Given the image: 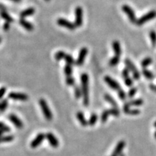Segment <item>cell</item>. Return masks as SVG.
Wrapping results in <instances>:
<instances>
[{
	"mask_svg": "<svg viewBox=\"0 0 156 156\" xmlns=\"http://www.w3.org/2000/svg\"><path fill=\"white\" fill-rule=\"evenodd\" d=\"M82 92L83 95V104L85 106L89 105V77L86 73H83L81 75Z\"/></svg>",
	"mask_w": 156,
	"mask_h": 156,
	"instance_id": "cell-1",
	"label": "cell"
},
{
	"mask_svg": "<svg viewBox=\"0 0 156 156\" xmlns=\"http://www.w3.org/2000/svg\"><path fill=\"white\" fill-rule=\"evenodd\" d=\"M156 18V11L155 10H151V11L148 12L145 15H142L141 18H140L137 20L136 25L138 26H141V25H144L148 21L153 20Z\"/></svg>",
	"mask_w": 156,
	"mask_h": 156,
	"instance_id": "cell-2",
	"label": "cell"
},
{
	"mask_svg": "<svg viewBox=\"0 0 156 156\" xmlns=\"http://www.w3.org/2000/svg\"><path fill=\"white\" fill-rule=\"evenodd\" d=\"M39 105H40L41 108L42 109V112L44 115V117L46 118V119H47L48 121H51L53 119V114L51 112L50 109H49V106H48L47 102L44 100V99H40L38 101Z\"/></svg>",
	"mask_w": 156,
	"mask_h": 156,
	"instance_id": "cell-3",
	"label": "cell"
},
{
	"mask_svg": "<svg viewBox=\"0 0 156 156\" xmlns=\"http://www.w3.org/2000/svg\"><path fill=\"white\" fill-rule=\"evenodd\" d=\"M121 9H122L123 12L127 15L129 20L132 24H136L137 20L138 19L136 18V15H135V13L132 10V8L130 6H129L128 4H124L121 7Z\"/></svg>",
	"mask_w": 156,
	"mask_h": 156,
	"instance_id": "cell-4",
	"label": "cell"
},
{
	"mask_svg": "<svg viewBox=\"0 0 156 156\" xmlns=\"http://www.w3.org/2000/svg\"><path fill=\"white\" fill-rule=\"evenodd\" d=\"M125 64H126L127 69L129 70L130 72H132V73L133 74V78L135 80H139L140 78V73L138 71V69L136 68L135 65L133 64L132 61L130 59H126L124 61Z\"/></svg>",
	"mask_w": 156,
	"mask_h": 156,
	"instance_id": "cell-5",
	"label": "cell"
},
{
	"mask_svg": "<svg viewBox=\"0 0 156 156\" xmlns=\"http://www.w3.org/2000/svg\"><path fill=\"white\" fill-rule=\"evenodd\" d=\"M75 25L76 27H80L83 25V8L80 7H78L75 10Z\"/></svg>",
	"mask_w": 156,
	"mask_h": 156,
	"instance_id": "cell-6",
	"label": "cell"
},
{
	"mask_svg": "<svg viewBox=\"0 0 156 156\" xmlns=\"http://www.w3.org/2000/svg\"><path fill=\"white\" fill-rule=\"evenodd\" d=\"M56 23H57L58 25H60V26L64 27V28H67L68 30H74L77 28L76 25H75V23H72V22H70L69 20H66V19H64V18L58 19Z\"/></svg>",
	"mask_w": 156,
	"mask_h": 156,
	"instance_id": "cell-7",
	"label": "cell"
},
{
	"mask_svg": "<svg viewBox=\"0 0 156 156\" xmlns=\"http://www.w3.org/2000/svg\"><path fill=\"white\" fill-rule=\"evenodd\" d=\"M8 98L15 101H26L29 99L28 95L25 93H20V92H10L8 95Z\"/></svg>",
	"mask_w": 156,
	"mask_h": 156,
	"instance_id": "cell-8",
	"label": "cell"
},
{
	"mask_svg": "<svg viewBox=\"0 0 156 156\" xmlns=\"http://www.w3.org/2000/svg\"><path fill=\"white\" fill-rule=\"evenodd\" d=\"M87 53H88V49L86 47H83L80 49V53H79L78 58L76 61V64L78 66H81L83 64L84 61H85V57L87 55Z\"/></svg>",
	"mask_w": 156,
	"mask_h": 156,
	"instance_id": "cell-9",
	"label": "cell"
},
{
	"mask_svg": "<svg viewBox=\"0 0 156 156\" xmlns=\"http://www.w3.org/2000/svg\"><path fill=\"white\" fill-rule=\"evenodd\" d=\"M46 138L47 139L48 142H49L50 145L52 147H58L59 145V142L58 140V139L54 136V135L51 132H48L46 135Z\"/></svg>",
	"mask_w": 156,
	"mask_h": 156,
	"instance_id": "cell-10",
	"label": "cell"
},
{
	"mask_svg": "<svg viewBox=\"0 0 156 156\" xmlns=\"http://www.w3.org/2000/svg\"><path fill=\"white\" fill-rule=\"evenodd\" d=\"M104 81L106 82V84H107L111 88L114 89L115 90H119L120 89H121L119 84L118 83L116 80H114V79L111 78V77L106 76L105 78H104Z\"/></svg>",
	"mask_w": 156,
	"mask_h": 156,
	"instance_id": "cell-11",
	"label": "cell"
},
{
	"mask_svg": "<svg viewBox=\"0 0 156 156\" xmlns=\"http://www.w3.org/2000/svg\"><path fill=\"white\" fill-rule=\"evenodd\" d=\"M8 118H9L10 121H11V122L13 123V124H14L18 129H22L23 127L24 124H23V121L19 119V118L15 114H9V116H8Z\"/></svg>",
	"mask_w": 156,
	"mask_h": 156,
	"instance_id": "cell-12",
	"label": "cell"
},
{
	"mask_svg": "<svg viewBox=\"0 0 156 156\" xmlns=\"http://www.w3.org/2000/svg\"><path fill=\"white\" fill-rule=\"evenodd\" d=\"M45 138V135H44L43 133H39L36 136V138L31 142V143H30V147H31L32 148H35V147H38L39 145L42 143L43 141H44Z\"/></svg>",
	"mask_w": 156,
	"mask_h": 156,
	"instance_id": "cell-13",
	"label": "cell"
},
{
	"mask_svg": "<svg viewBox=\"0 0 156 156\" xmlns=\"http://www.w3.org/2000/svg\"><path fill=\"white\" fill-rule=\"evenodd\" d=\"M19 23L21 26H23L24 28L26 29L28 31H33L34 29V26L33 25L32 23H30V22L27 21V20H24V19L21 18L20 20H19Z\"/></svg>",
	"mask_w": 156,
	"mask_h": 156,
	"instance_id": "cell-14",
	"label": "cell"
},
{
	"mask_svg": "<svg viewBox=\"0 0 156 156\" xmlns=\"http://www.w3.org/2000/svg\"><path fill=\"white\" fill-rule=\"evenodd\" d=\"M112 47L113 50L114 51L115 56H119L121 55V45H120V43L118 41H114L112 44Z\"/></svg>",
	"mask_w": 156,
	"mask_h": 156,
	"instance_id": "cell-15",
	"label": "cell"
},
{
	"mask_svg": "<svg viewBox=\"0 0 156 156\" xmlns=\"http://www.w3.org/2000/svg\"><path fill=\"white\" fill-rule=\"evenodd\" d=\"M35 10L34 9L33 7L27 8V9H25V10H23V11H22L21 13H20V18L23 19L24 18H26V17L33 15L34 13H35Z\"/></svg>",
	"mask_w": 156,
	"mask_h": 156,
	"instance_id": "cell-16",
	"label": "cell"
},
{
	"mask_svg": "<svg viewBox=\"0 0 156 156\" xmlns=\"http://www.w3.org/2000/svg\"><path fill=\"white\" fill-rule=\"evenodd\" d=\"M124 147H125V142L120 141L119 143H118V145H116V148H115L114 151V152H113V155H116V156L119 155V154L122 152L123 149L124 148Z\"/></svg>",
	"mask_w": 156,
	"mask_h": 156,
	"instance_id": "cell-17",
	"label": "cell"
},
{
	"mask_svg": "<svg viewBox=\"0 0 156 156\" xmlns=\"http://www.w3.org/2000/svg\"><path fill=\"white\" fill-rule=\"evenodd\" d=\"M0 15H1V18L4 19L5 21L7 22V23H13V22L14 21L13 18H12V17L10 16V15L8 14L5 10H0Z\"/></svg>",
	"mask_w": 156,
	"mask_h": 156,
	"instance_id": "cell-18",
	"label": "cell"
},
{
	"mask_svg": "<svg viewBox=\"0 0 156 156\" xmlns=\"http://www.w3.org/2000/svg\"><path fill=\"white\" fill-rule=\"evenodd\" d=\"M124 112L126 114L129 115H138L140 114V111L138 109H131L130 107L124 105Z\"/></svg>",
	"mask_w": 156,
	"mask_h": 156,
	"instance_id": "cell-19",
	"label": "cell"
},
{
	"mask_svg": "<svg viewBox=\"0 0 156 156\" xmlns=\"http://www.w3.org/2000/svg\"><path fill=\"white\" fill-rule=\"evenodd\" d=\"M142 104H143V100L139 98V99H136V100L129 101V102L125 104V105L130 107V106H142Z\"/></svg>",
	"mask_w": 156,
	"mask_h": 156,
	"instance_id": "cell-20",
	"label": "cell"
},
{
	"mask_svg": "<svg viewBox=\"0 0 156 156\" xmlns=\"http://www.w3.org/2000/svg\"><path fill=\"white\" fill-rule=\"evenodd\" d=\"M77 118H78V121H80V123L83 125V126H85L88 124V121H86L83 112H78V114H77Z\"/></svg>",
	"mask_w": 156,
	"mask_h": 156,
	"instance_id": "cell-21",
	"label": "cell"
},
{
	"mask_svg": "<svg viewBox=\"0 0 156 156\" xmlns=\"http://www.w3.org/2000/svg\"><path fill=\"white\" fill-rule=\"evenodd\" d=\"M142 72V75H143L147 79H148V80H152V79L154 78V77H155L154 74L152 73L151 71H150V70H147L146 68H143Z\"/></svg>",
	"mask_w": 156,
	"mask_h": 156,
	"instance_id": "cell-22",
	"label": "cell"
},
{
	"mask_svg": "<svg viewBox=\"0 0 156 156\" xmlns=\"http://www.w3.org/2000/svg\"><path fill=\"white\" fill-rule=\"evenodd\" d=\"M104 99L107 101V102H109V104H111L113 106H114V108H117V103H116V101H115V100L114 98H113L110 95H108V94H106L105 95H104Z\"/></svg>",
	"mask_w": 156,
	"mask_h": 156,
	"instance_id": "cell-23",
	"label": "cell"
},
{
	"mask_svg": "<svg viewBox=\"0 0 156 156\" xmlns=\"http://www.w3.org/2000/svg\"><path fill=\"white\" fill-rule=\"evenodd\" d=\"M119 60H120V57H119V56H114V57L111 58V59H110V61H109V66H110V67H115V66H116V65L119 64Z\"/></svg>",
	"mask_w": 156,
	"mask_h": 156,
	"instance_id": "cell-24",
	"label": "cell"
},
{
	"mask_svg": "<svg viewBox=\"0 0 156 156\" xmlns=\"http://www.w3.org/2000/svg\"><path fill=\"white\" fill-rule=\"evenodd\" d=\"M14 136L13 135H7L4 137H1L0 138V143L1 142H12L14 140Z\"/></svg>",
	"mask_w": 156,
	"mask_h": 156,
	"instance_id": "cell-25",
	"label": "cell"
},
{
	"mask_svg": "<svg viewBox=\"0 0 156 156\" xmlns=\"http://www.w3.org/2000/svg\"><path fill=\"white\" fill-rule=\"evenodd\" d=\"M152 62V59L150 57H147L142 61L141 65L143 68H146L147 66L150 65Z\"/></svg>",
	"mask_w": 156,
	"mask_h": 156,
	"instance_id": "cell-26",
	"label": "cell"
},
{
	"mask_svg": "<svg viewBox=\"0 0 156 156\" xmlns=\"http://www.w3.org/2000/svg\"><path fill=\"white\" fill-rule=\"evenodd\" d=\"M150 35V40H151V43L153 47H155L156 46V32L155 30H151L149 33Z\"/></svg>",
	"mask_w": 156,
	"mask_h": 156,
	"instance_id": "cell-27",
	"label": "cell"
},
{
	"mask_svg": "<svg viewBox=\"0 0 156 156\" xmlns=\"http://www.w3.org/2000/svg\"><path fill=\"white\" fill-rule=\"evenodd\" d=\"M65 55H66V53L64 52V51H57L55 54V59L56 61H60V60L61 59H64Z\"/></svg>",
	"mask_w": 156,
	"mask_h": 156,
	"instance_id": "cell-28",
	"label": "cell"
},
{
	"mask_svg": "<svg viewBox=\"0 0 156 156\" xmlns=\"http://www.w3.org/2000/svg\"><path fill=\"white\" fill-rule=\"evenodd\" d=\"M98 120V116L95 114H92L91 116H90V119L88 121V124L90 125V126H93V125L95 124V123L97 122Z\"/></svg>",
	"mask_w": 156,
	"mask_h": 156,
	"instance_id": "cell-29",
	"label": "cell"
},
{
	"mask_svg": "<svg viewBox=\"0 0 156 156\" xmlns=\"http://www.w3.org/2000/svg\"><path fill=\"white\" fill-rule=\"evenodd\" d=\"M65 61H66L67 64H69V65H72L75 64V60L72 58V56L71 55H69V54H66V55L64 56V59Z\"/></svg>",
	"mask_w": 156,
	"mask_h": 156,
	"instance_id": "cell-30",
	"label": "cell"
},
{
	"mask_svg": "<svg viewBox=\"0 0 156 156\" xmlns=\"http://www.w3.org/2000/svg\"><path fill=\"white\" fill-rule=\"evenodd\" d=\"M109 115H110V113H109V109L104 111V112L102 113V114H101V121H102V123H105L106 121H107L108 117H109Z\"/></svg>",
	"mask_w": 156,
	"mask_h": 156,
	"instance_id": "cell-31",
	"label": "cell"
},
{
	"mask_svg": "<svg viewBox=\"0 0 156 156\" xmlns=\"http://www.w3.org/2000/svg\"><path fill=\"white\" fill-rule=\"evenodd\" d=\"M64 73L67 77L71 76L72 73V65L67 64L64 67Z\"/></svg>",
	"mask_w": 156,
	"mask_h": 156,
	"instance_id": "cell-32",
	"label": "cell"
},
{
	"mask_svg": "<svg viewBox=\"0 0 156 156\" xmlns=\"http://www.w3.org/2000/svg\"><path fill=\"white\" fill-rule=\"evenodd\" d=\"M0 130H1L2 132H10V128L7 126V125L4 124V123L0 121Z\"/></svg>",
	"mask_w": 156,
	"mask_h": 156,
	"instance_id": "cell-33",
	"label": "cell"
},
{
	"mask_svg": "<svg viewBox=\"0 0 156 156\" xmlns=\"http://www.w3.org/2000/svg\"><path fill=\"white\" fill-rule=\"evenodd\" d=\"M82 95H83V92H81V89L78 85H76L75 87V96L76 97L77 99H78L81 97Z\"/></svg>",
	"mask_w": 156,
	"mask_h": 156,
	"instance_id": "cell-34",
	"label": "cell"
},
{
	"mask_svg": "<svg viewBox=\"0 0 156 156\" xmlns=\"http://www.w3.org/2000/svg\"><path fill=\"white\" fill-rule=\"evenodd\" d=\"M8 106V101L7 99L1 101L0 102V111H4Z\"/></svg>",
	"mask_w": 156,
	"mask_h": 156,
	"instance_id": "cell-35",
	"label": "cell"
},
{
	"mask_svg": "<svg viewBox=\"0 0 156 156\" xmlns=\"http://www.w3.org/2000/svg\"><path fill=\"white\" fill-rule=\"evenodd\" d=\"M124 83H125V84H126V85H127V86H129V87L132 86L133 80L129 76L124 78Z\"/></svg>",
	"mask_w": 156,
	"mask_h": 156,
	"instance_id": "cell-36",
	"label": "cell"
},
{
	"mask_svg": "<svg viewBox=\"0 0 156 156\" xmlns=\"http://www.w3.org/2000/svg\"><path fill=\"white\" fill-rule=\"evenodd\" d=\"M66 83L68 85H73L75 84V79L72 76L67 77L66 79Z\"/></svg>",
	"mask_w": 156,
	"mask_h": 156,
	"instance_id": "cell-37",
	"label": "cell"
},
{
	"mask_svg": "<svg viewBox=\"0 0 156 156\" xmlns=\"http://www.w3.org/2000/svg\"><path fill=\"white\" fill-rule=\"evenodd\" d=\"M137 90H138V89H137L136 87H132V88L130 89L129 91V92H128L129 97L132 98L133 96H135V95L137 92Z\"/></svg>",
	"mask_w": 156,
	"mask_h": 156,
	"instance_id": "cell-38",
	"label": "cell"
},
{
	"mask_svg": "<svg viewBox=\"0 0 156 156\" xmlns=\"http://www.w3.org/2000/svg\"><path fill=\"white\" fill-rule=\"evenodd\" d=\"M118 95H119V98L121 99V100H124V99L126 98V93H125V92L122 90V89H120L119 90Z\"/></svg>",
	"mask_w": 156,
	"mask_h": 156,
	"instance_id": "cell-39",
	"label": "cell"
},
{
	"mask_svg": "<svg viewBox=\"0 0 156 156\" xmlns=\"http://www.w3.org/2000/svg\"><path fill=\"white\" fill-rule=\"evenodd\" d=\"M7 92V88L4 87H2L1 88H0V100L2 98V97L4 96V94Z\"/></svg>",
	"mask_w": 156,
	"mask_h": 156,
	"instance_id": "cell-40",
	"label": "cell"
},
{
	"mask_svg": "<svg viewBox=\"0 0 156 156\" xmlns=\"http://www.w3.org/2000/svg\"><path fill=\"white\" fill-rule=\"evenodd\" d=\"M129 70L127 68H126V69H124V70H123L122 71L123 78H126V77L129 76Z\"/></svg>",
	"mask_w": 156,
	"mask_h": 156,
	"instance_id": "cell-41",
	"label": "cell"
},
{
	"mask_svg": "<svg viewBox=\"0 0 156 156\" xmlns=\"http://www.w3.org/2000/svg\"><path fill=\"white\" fill-rule=\"evenodd\" d=\"M10 23H7V22H6V23H4V26H3V28H4V30H5V31H7L8 30L10 29Z\"/></svg>",
	"mask_w": 156,
	"mask_h": 156,
	"instance_id": "cell-42",
	"label": "cell"
},
{
	"mask_svg": "<svg viewBox=\"0 0 156 156\" xmlns=\"http://www.w3.org/2000/svg\"><path fill=\"white\" fill-rule=\"evenodd\" d=\"M150 88L151 89L152 91L156 92V85H153V84H151V85H150Z\"/></svg>",
	"mask_w": 156,
	"mask_h": 156,
	"instance_id": "cell-43",
	"label": "cell"
},
{
	"mask_svg": "<svg viewBox=\"0 0 156 156\" xmlns=\"http://www.w3.org/2000/svg\"><path fill=\"white\" fill-rule=\"evenodd\" d=\"M10 1H14V2H20V0H10Z\"/></svg>",
	"mask_w": 156,
	"mask_h": 156,
	"instance_id": "cell-44",
	"label": "cell"
},
{
	"mask_svg": "<svg viewBox=\"0 0 156 156\" xmlns=\"http://www.w3.org/2000/svg\"><path fill=\"white\" fill-rule=\"evenodd\" d=\"M2 134H3V132L1 131V130H0V138H1V135H2Z\"/></svg>",
	"mask_w": 156,
	"mask_h": 156,
	"instance_id": "cell-45",
	"label": "cell"
},
{
	"mask_svg": "<svg viewBox=\"0 0 156 156\" xmlns=\"http://www.w3.org/2000/svg\"><path fill=\"white\" fill-rule=\"evenodd\" d=\"M154 126L156 128V121H155V123H154Z\"/></svg>",
	"mask_w": 156,
	"mask_h": 156,
	"instance_id": "cell-46",
	"label": "cell"
},
{
	"mask_svg": "<svg viewBox=\"0 0 156 156\" xmlns=\"http://www.w3.org/2000/svg\"><path fill=\"white\" fill-rule=\"evenodd\" d=\"M155 140H156V131H155Z\"/></svg>",
	"mask_w": 156,
	"mask_h": 156,
	"instance_id": "cell-47",
	"label": "cell"
},
{
	"mask_svg": "<svg viewBox=\"0 0 156 156\" xmlns=\"http://www.w3.org/2000/svg\"><path fill=\"white\" fill-rule=\"evenodd\" d=\"M1 38L0 37V44H1Z\"/></svg>",
	"mask_w": 156,
	"mask_h": 156,
	"instance_id": "cell-48",
	"label": "cell"
},
{
	"mask_svg": "<svg viewBox=\"0 0 156 156\" xmlns=\"http://www.w3.org/2000/svg\"><path fill=\"white\" fill-rule=\"evenodd\" d=\"M45 1H50V0H45Z\"/></svg>",
	"mask_w": 156,
	"mask_h": 156,
	"instance_id": "cell-49",
	"label": "cell"
},
{
	"mask_svg": "<svg viewBox=\"0 0 156 156\" xmlns=\"http://www.w3.org/2000/svg\"><path fill=\"white\" fill-rule=\"evenodd\" d=\"M111 156H116V155H112Z\"/></svg>",
	"mask_w": 156,
	"mask_h": 156,
	"instance_id": "cell-50",
	"label": "cell"
}]
</instances>
